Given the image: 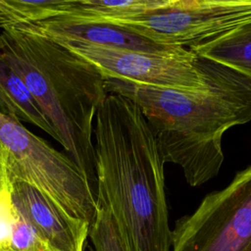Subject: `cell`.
<instances>
[{
  "label": "cell",
  "mask_w": 251,
  "mask_h": 251,
  "mask_svg": "<svg viewBox=\"0 0 251 251\" xmlns=\"http://www.w3.org/2000/svg\"><path fill=\"white\" fill-rule=\"evenodd\" d=\"M88 235L95 251H126L110 210L97 203V212Z\"/></svg>",
  "instance_id": "14"
},
{
  "label": "cell",
  "mask_w": 251,
  "mask_h": 251,
  "mask_svg": "<svg viewBox=\"0 0 251 251\" xmlns=\"http://www.w3.org/2000/svg\"><path fill=\"white\" fill-rule=\"evenodd\" d=\"M17 218L18 212L13 205L10 190L0 198V251H8Z\"/></svg>",
  "instance_id": "16"
},
{
  "label": "cell",
  "mask_w": 251,
  "mask_h": 251,
  "mask_svg": "<svg viewBox=\"0 0 251 251\" xmlns=\"http://www.w3.org/2000/svg\"><path fill=\"white\" fill-rule=\"evenodd\" d=\"M96 200L116 222L126 251H171L165 161L142 112L109 93L93 129Z\"/></svg>",
  "instance_id": "1"
},
{
  "label": "cell",
  "mask_w": 251,
  "mask_h": 251,
  "mask_svg": "<svg viewBox=\"0 0 251 251\" xmlns=\"http://www.w3.org/2000/svg\"><path fill=\"white\" fill-rule=\"evenodd\" d=\"M202 58L208 88L200 92L105 77L108 93L122 95L138 106L165 163L180 166L191 186L219 174L225 158L224 133L251 121V78Z\"/></svg>",
  "instance_id": "2"
},
{
  "label": "cell",
  "mask_w": 251,
  "mask_h": 251,
  "mask_svg": "<svg viewBox=\"0 0 251 251\" xmlns=\"http://www.w3.org/2000/svg\"><path fill=\"white\" fill-rule=\"evenodd\" d=\"M0 144L7 152L11 182L20 180L34 186L72 217L92 224L97 212L96 193L70 157L20 121L2 114Z\"/></svg>",
  "instance_id": "4"
},
{
  "label": "cell",
  "mask_w": 251,
  "mask_h": 251,
  "mask_svg": "<svg viewBox=\"0 0 251 251\" xmlns=\"http://www.w3.org/2000/svg\"><path fill=\"white\" fill-rule=\"evenodd\" d=\"M165 2L166 0H74L69 12L56 19L77 23L111 24L151 13L161 8Z\"/></svg>",
  "instance_id": "11"
},
{
  "label": "cell",
  "mask_w": 251,
  "mask_h": 251,
  "mask_svg": "<svg viewBox=\"0 0 251 251\" xmlns=\"http://www.w3.org/2000/svg\"><path fill=\"white\" fill-rule=\"evenodd\" d=\"M34 25L46 35L56 40L80 41L96 46L150 53H169L182 48L157 44L112 24L77 23L55 18Z\"/></svg>",
  "instance_id": "9"
},
{
  "label": "cell",
  "mask_w": 251,
  "mask_h": 251,
  "mask_svg": "<svg viewBox=\"0 0 251 251\" xmlns=\"http://www.w3.org/2000/svg\"><path fill=\"white\" fill-rule=\"evenodd\" d=\"M171 251H251V165L176 222Z\"/></svg>",
  "instance_id": "5"
},
{
  "label": "cell",
  "mask_w": 251,
  "mask_h": 251,
  "mask_svg": "<svg viewBox=\"0 0 251 251\" xmlns=\"http://www.w3.org/2000/svg\"><path fill=\"white\" fill-rule=\"evenodd\" d=\"M11 198L19 215L55 251H83L89 225L69 215L34 186L12 181Z\"/></svg>",
  "instance_id": "8"
},
{
  "label": "cell",
  "mask_w": 251,
  "mask_h": 251,
  "mask_svg": "<svg viewBox=\"0 0 251 251\" xmlns=\"http://www.w3.org/2000/svg\"><path fill=\"white\" fill-rule=\"evenodd\" d=\"M0 114L31 124L59 141L58 134L42 113L23 79L3 58L0 49Z\"/></svg>",
  "instance_id": "10"
},
{
  "label": "cell",
  "mask_w": 251,
  "mask_h": 251,
  "mask_svg": "<svg viewBox=\"0 0 251 251\" xmlns=\"http://www.w3.org/2000/svg\"><path fill=\"white\" fill-rule=\"evenodd\" d=\"M56 41L92 64L106 78L189 92L208 88L203 58L188 48L169 53H150L80 41Z\"/></svg>",
  "instance_id": "7"
},
{
  "label": "cell",
  "mask_w": 251,
  "mask_h": 251,
  "mask_svg": "<svg viewBox=\"0 0 251 251\" xmlns=\"http://www.w3.org/2000/svg\"><path fill=\"white\" fill-rule=\"evenodd\" d=\"M8 251H55L18 213Z\"/></svg>",
  "instance_id": "15"
},
{
  "label": "cell",
  "mask_w": 251,
  "mask_h": 251,
  "mask_svg": "<svg viewBox=\"0 0 251 251\" xmlns=\"http://www.w3.org/2000/svg\"><path fill=\"white\" fill-rule=\"evenodd\" d=\"M0 49L96 193L93 129L97 111L109 94L105 77L34 24L1 28Z\"/></svg>",
  "instance_id": "3"
},
{
  "label": "cell",
  "mask_w": 251,
  "mask_h": 251,
  "mask_svg": "<svg viewBox=\"0 0 251 251\" xmlns=\"http://www.w3.org/2000/svg\"><path fill=\"white\" fill-rule=\"evenodd\" d=\"M189 50L251 78V22Z\"/></svg>",
  "instance_id": "12"
},
{
  "label": "cell",
  "mask_w": 251,
  "mask_h": 251,
  "mask_svg": "<svg viewBox=\"0 0 251 251\" xmlns=\"http://www.w3.org/2000/svg\"><path fill=\"white\" fill-rule=\"evenodd\" d=\"M74 0H0V28L37 24L66 15Z\"/></svg>",
  "instance_id": "13"
},
{
  "label": "cell",
  "mask_w": 251,
  "mask_h": 251,
  "mask_svg": "<svg viewBox=\"0 0 251 251\" xmlns=\"http://www.w3.org/2000/svg\"><path fill=\"white\" fill-rule=\"evenodd\" d=\"M251 22V0H166L146 15L111 23L153 42L188 49Z\"/></svg>",
  "instance_id": "6"
},
{
  "label": "cell",
  "mask_w": 251,
  "mask_h": 251,
  "mask_svg": "<svg viewBox=\"0 0 251 251\" xmlns=\"http://www.w3.org/2000/svg\"><path fill=\"white\" fill-rule=\"evenodd\" d=\"M12 182L9 175L7 152L0 144V198L11 190Z\"/></svg>",
  "instance_id": "17"
}]
</instances>
